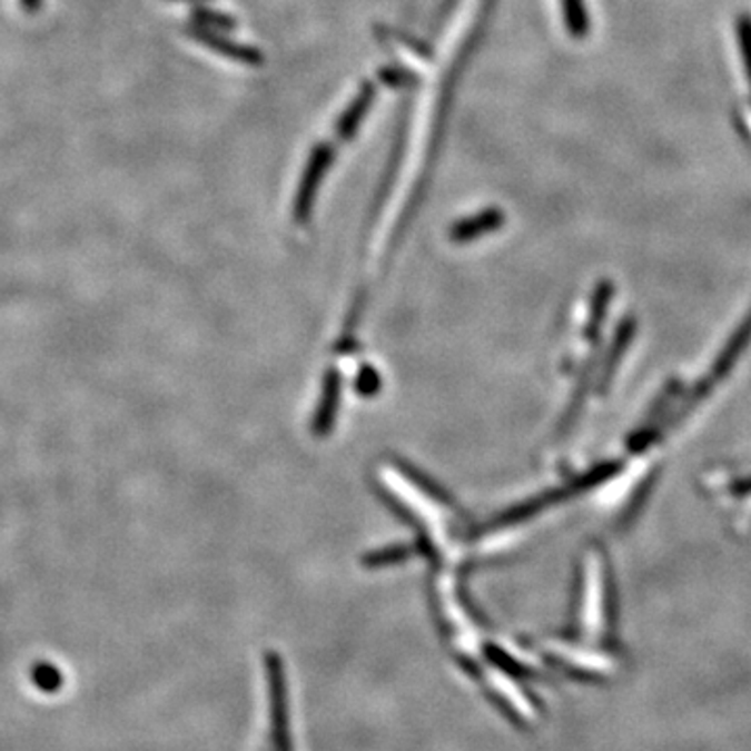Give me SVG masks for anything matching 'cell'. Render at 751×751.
<instances>
[{"instance_id": "1", "label": "cell", "mask_w": 751, "mask_h": 751, "mask_svg": "<svg viewBox=\"0 0 751 751\" xmlns=\"http://www.w3.org/2000/svg\"><path fill=\"white\" fill-rule=\"evenodd\" d=\"M334 150L330 145H317L316 149L312 150V157L307 161V167L303 171V178H300L299 192H297V199H295V217L299 221H305L307 216H309V209L314 205V197H316V190L319 188V182L326 174V169L330 166L333 161Z\"/></svg>"}, {"instance_id": "6", "label": "cell", "mask_w": 751, "mask_h": 751, "mask_svg": "<svg viewBox=\"0 0 751 751\" xmlns=\"http://www.w3.org/2000/svg\"><path fill=\"white\" fill-rule=\"evenodd\" d=\"M562 9H564V19H566L570 33L576 38L584 36L589 30V17H586L583 0H562Z\"/></svg>"}, {"instance_id": "4", "label": "cell", "mask_w": 751, "mask_h": 751, "mask_svg": "<svg viewBox=\"0 0 751 751\" xmlns=\"http://www.w3.org/2000/svg\"><path fill=\"white\" fill-rule=\"evenodd\" d=\"M500 224H503V214H500L497 209H488V211H483L478 216L460 221L453 228V238L455 240H472V238H476V236H481L483 233L495 230Z\"/></svg>"}, {"instance_id": "7", "label": "cell", "mask_w": 751, "mask_h": 751, "mask_svg": "<svg viewBox=\"0 0 751 751\" xmlns=\"http://www.w3.org/2000/svg\"><path fill=\"white\" fill-rule=\"evenodd\" d=\"M21 7H23L28 13H36V11L42 7V0H21Z\"/></svg>"}, {"instance_id": "3", "label": "cell", "mask_w": 751, "mask_h": 751, "mask_svg": "<svg viewBox=\"0 0 751 751\" xmlns=\"http://www.w3.org/2000/svg\"><path fill=\"white\" fill-rule=\"evenodd\" d=\"M374 97H376V88L374 83H364V88L357 92V97L350 100L347 111L340 117L338 126H336V134L338 138L343 140H349L350 136L355 134V130L359 128V123L364 121L372 102H374Z\"/></svg>"}, {"instance_id": "2", "label": "cell", "mask_w": 751, "mask_h": 751, "mask_svg": "<svg viewBox=\"0 0 751 751\" xmlns=\"http://www.w3.org/2000/svg\"><path fill=\"white\" fill-rule=\"evenodd\" d=\"M188 36L195 38L200 45L209 47L211 50H216L219 55L228 57V59H234V61H240V63H247V66H259L264 61V55L255 47H249V45H240L236 42L233 38L224 36L221 32H214V30H207V28H200V26H190L188 28Z\"/></svg>"}, {"instance_id": "5", "label": "cell", "mask_w": 751, "mask_h": 751, "mask_svg": "<svg viewBox=\"0 0 751 751\" xmlns=\"http://www.w3.org/2000/svg\"><path fill=\"white\" fill-rule=\"evenodd\" d=\"M192 21L200 28H207V30H214V32H230L236 28V21L233 17L214 11V9H207V7L192 9Z\"/></svg>"}]
</instances>
